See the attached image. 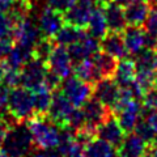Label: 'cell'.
<instances>
[{"label": "cell", "instance_id": "obj_1", "mask_svg": "<svg viewBox=\"0 0 157 157\" xmlns=\"http://www.w3.org/2000/svg\"><path fill=\"white\" fill-rule=\"evenodd\" d=\"M33 137L34 147L37 149L56 148L60 136V127L54 122L47 114L34 115L32 119L25 122Z\"/></svg>", "mask_w": 157, "mask_h": 157}, {"label": "cell", "instance_id": "obj_2", "mask_svg": "<svg viewBox=\"0 0 157 157\" xmlns=\"http://www.w3.org/2000/svg\"><path fill=\"white\" fill-rule=\"evenodd\" d=\"M32 134L26 123L12 127L2 141V151L11 157H28L34 151Z\"/></svg>", "mask_w": 157, "mask_h": 157}, {"label": "cell", "instance_id": "obj_3", "mask_svg": "<svg viewBox=\"0 0 157 157\" xmlns=\"http://www.w3.org/2000/svg\"><path fill=\"white\" fill-rule=\"evenodd\" d=\"M7 110L18 122H22V123L32 119L36 115L32 90H29L24 86H17L11 89Z\"/></svg>", "mask_w": 157, "mask_h": 157}, {"label": "cell", "instance_id": "obj_4", "mask_svg": "<svg viewBox=\"0 0 157 157\" xmlns=\"http://www.w3.org/2000/svg\"><path fill=\"white\" fill-rule=\"evenodd\" d=\"M60 88L75 107H81L93 96V85L75 75L64 78Z\"/></svg>", "mask_w": 157, "mask_h": 157}, {"label": "cell", "instance_id": "obj_5", "mask_svg": "<svg viewBox=\"0 0 157 157\" xmlns=\"http://www.w3.org/2000/svg\"><path fill=\"white\" fill-rule=\"evenodd\" d=\"M20 72H21V86L33 92L43 85L45 75L47 72V64L36 58H32L24 64Z\"/></svg>", "mask_w": 157, "mask_h": 157}, {"label": "cell", "instance_id": "obj_6", "mask_svg": "<svg viewBox=\"0 0 157 157\" xmlns=\"http://www.w3.org/2000/svg\"><path fill=\"white\" fill-rule=\"evenodd\" d=\"M73 109H75V106L72 105V102L63 93L62 88L52 92V102H51V106H50V110H48L47 115L60 128L67 124V121L70 118L71 113L73 111Z\"/></svg>", "mask_w": 157, "mask_h": 157}, {"label": "cell", "instance_id": "obj_7", "mask_svg": "<svg viewBox=\"0 0 157 157\" xmlns=\"http://www.w3.org/2000/svg\"><path fill=\"white\" fill-rule=\"evenodd\" d=\"M119 94H121V86L117 84L114 77L101 78L93 85V97L100 100L111 111L114 109L118 98H119Z\"/></svg>", "mask_w": 157, "mask_h": 157}, {"label": "cell", "instance_id": "obj_8", "mask_svg": "<svg viewBox=\"0 0 157 157\" xmlns=\"http://www.w3.org/2000/svg\"><path fill=\"white\" fill-rule=\"evenodd\" d=\"M81 110L85 117V126L92 130H97L102 122H105L109 118L113 111L107 106H105L100 100L96 97H90L84 105L81 106Z\"/></svg>", "mask_w": 157, "mask_h": 157}, {"label": "cell", "instance_id": "obj_9", "mask_svg": "<svg viewBox=\"0 0 157 157\" xmlns=\"http://www.w3.org/2000/svg\"><path fill=\"white\" fill-rule=\"evenodd\" d=\"M66 24L64 14L55 8L47 6L42 11L41 16L38 18V28L43 37L54 38L55 34L60 30V28Z\"/></svg>", "mask_w": 157, "mask_h": 157}, {"label": "cell", "instance_id": "obj_10", "mask_svg": "<svg viewBox=\"0 0 157 157\" xmlns=\"http://www.w3.org/2000/svg\"><path fill=\"white\" fill-rule=\"evenodd\" d=\"M47 68L51 70L60 76L63 80L70 77L73 73V67H72V60L70 58V54L66 46L62 45H55L54 50L51 52L48 60L46 62Z\"/></svg>", "mask_w": 157, "mask_h": 157}, {"label": "cell", "instance_id": "obj_11", "mask_svg": "<svg viewBox=\"0 0 157 157\" xmlns=\"http://www.w3.org/2000/svg\"><path fill=\"white\" fill-rule=\"evenodd\" d=\"M41 37H42V33L39 30L38 25L34 21H32L30 18H26L24 21L16 24L12 34V39L14 43H18V45L30 47V48L34 47V45H36L37 41Z\"/></svg>", "mask_w": 157, "mask_h": 157}, {"label": "cell", "instance_id": "obj_12", "mask_svg": "<svg viewBox=\"0 0 157 157\" xmlns=\"http://www.w3.org/2000/svg\"><path fill=\"white\" fill-rule=\"evenodd\" d=\"M149 149L151 144L141 139L136 132H128L117 148L118 157H147Z\"/></svg>", "mask_w": 157, "mask_h": 157}, {"label": "cell", "instance_id": "obj_13", "mask_svg": "<svg viewBox=\"0 0 157 157\" xmlns=\"http://www.w3.org/2000/svg\"><path fill=\"white\" fill-rule=\"evenodd\" d=\"M68 54L72 63H78L84 59H88L93 56L96 52L101 50V43L98 41V38H94L88 34L86 37H84L80 41H77L72 45L67 46Z\"/></svg>", "mask_w": 157, "mask_h": 157}, {"label": "cell", "instance_id": "obj_14", "mask_svg": "<svg viewBox=\"0 0 157 157\" xmlns=\"http://www.w3.org/2000/svg\"><path fill=\"white\" fill-rule=\"evenodd\" d=\"M124 136L126 132L121 127L119 122H118L114 114H111L105 122H102L96 130V137H100V139L107 141L111 145H114L115 148L121 145Z\"/></svg>", "mask_w": 157, "mask_h": 157}, {"label": "cell", "instance_id": "obj_15", "mask_svg": "<svg viewBox=\"0 0 157 157\" xmlns=\"http://www.w3.org/2000/svg\"><path fill=\"white\" fill-rule=\"evenodd\" d=\"M101 43V50L107 54H110L111 56L117 58L118 60L124 59L128 55V51L124 45V38L122 32H113L109 30L104 37L100 39Z\"/></svg>", "mask_w": 157, "mask_h": 157}, {"label": "cell", "instance_id": "obj_16", "mask_svg": "<svg viewBox=\"0 0 157 157\" xmlns=\"http://www.w3.org/2000/svg\"><path fill=\"white\" fill-rule=\"evenodd\" d=\"M152 9V6L147 0H135L127 7H124V16L127 25L143 26L147 17Z\"/></svg>", "mask_w": 157, "mask_h": 157}, {"label": "cell", "instance_id": "obj_17", "mask_svg": "<svg viewBox=\"0 0 157 157\" xmlns=\"http://www.w3.org/2000/svg\"><path fill=\"white\" fill-rule=\"evenodd\" d=\"M104 13L106 17V22L109 26V30L113 32H123L127 26L126 16H124V8L121 7L115 2H109L104 4Z\"/></svg>", "mask_w": 157, "mask_h": 157}, {"label": "cell", "instance_id": "obj_18", "mask_svg": "<svg viewBox=\"0 0 157 157\" xmlns=\"http://www.w3.org/2000/svg\"><path fill=\"white\" fill-rule=\"evenodd\" d=\"M122 34H123L124 45L130 55H136L145 47V33L141 26L127 25Z\"/></svg>", "mask_w": 157, "mask_h": 157}, {"label": "cell", "instance_id": "obj_19", "mask_svg": "<svg viewBox=\"0 0 157 157\" xmlns=\"http://www.w3.org/2000/svg\"><path fill=\"white\" fill-rule=\"evenodd\" d=\"M33 58V48L18 45V43H13L11 51L4 59L8 68L12 70H21L26 62H29Z\"/></svg>", "mask_w": 157, "mask_h": 157}, {"label": "cell", "instance_id": "obj_20", "mask_svg": "<svg viewBox=\"0 0 157 157\" xmlns=\"http://www.w3.org/2000/svg\"><path fill=\"white\" fill-rule=\"evenodd\" d=\"M86 32L89 36L98 38V39H101L109 32V26H107L106 17L104 13V7H102L101 4H97L96 8L93 9L92 16H90L89 22H88V26H86Z\"/></svg>", "mask_w": 157, "mask_h": 157}, {"label": "cell", "instance_id": "obj_21", "mask_svg": "<svg viewBox=\"0 0 157 157\" xmlns=\"http://www.w3.org/2000/svg\"><path fill=\"white\" fill-rule=\"evenodd\" d=\"M88 36L86 29L84 28H78L75 25H71V24H64L60 30H59L55 37H54V41H55L56 45H62V46H70L72 43H75L77 41H80L84 37Z\"/></svg>", "mask_w": 157, "mask_h": 157}, {"label": "cell", "instance_id": "obj_22", "mask_svg": "<svg viewBox=\"0 0 157 157\" xmlns=\"http://www.w3.org/2000/svg\"><path fill=\"white\" fill-rule=\"evenodd\" d=\"M136 78V66L131 59H121L118 62L117 71L114 73V80L121 88H126L135 81Z\"/></svg>", "mask_w": 157, "mask_h": 157}, {"label": "cell", "instance_id": "obj_23", "mask_svg": "<svg viewBox=\"0 0 157 157\" xmlns=\"http://www.w3.org/2000/svg\"><path fill=\"white\" fill-rule=\"evenodd\" d=\"M93 59V63L97 68L98 73H100L101 78H105V77H114V73L117 71V67H118V59L111 56L110 54H107L105 51H98L96 52L94 55L92 56Z\"/></svg>", "mask_w": 157, "mask_h": 157}, {"label": "cell", "instance_id": "obj_24", "mask_svg": "<svg viewBox=\"0 0 157 157\" xmlns=\"http://www.w3.org/2000/svg\"><path fill=\"white\" fill-rule=\"evenodd\" d=\"M73 75L78 78H81V80L89 82L92 85H94L98 80H101V76L97 71L94 63H93L92 56L88 59H84V60H81L78 63H75Z\"/></svg>", "mask_w": 157, "mask_h": 157}, {"label": "cell", "instance_id": "obj_25", "mask_svg": "<svg viewBox=\"0 0 157 157\" xmlns=\"http://www.w3.org/2000/svg\"><path fill=\"white\" fill-rule=\"evenodd\" d=\"M136 72H152L157 70V51L156 48L145 47L135 55Z\"/></svg>", "mask_w": 157, "mask_h": 157}, {"label": "cell", "instance_id": "obj_26", "mask_svg": "<svg viewBox=\"0 0 157 157\" xmlns=\"http://www.w3.org/2000/svg\"><path fill=\"white\" fill-rule=\"evenodd\" d=\"M84 151L86 157H118V151L115 147L100 137H94L85 147Z\"/></svg>", "mask_w": 157, "mask_h": 157}, {"label": "cell", "instance_id": "obj_27", "mask_svg": "<svg viewBox=\"0 0 157 157\" xmlns=\"http://www.w3.org/2000/svg\"><path fill=\"white\" fill-rule=\"evenodd\" d=\"M33 102L36 115H46L50 110L52 102V92L48 90L45 85L39 86L38 89L33 90Z\"/></svg>", "mask_w": 157, "mask_h": 157}, {"label": "cell", "instance_id": "obj_28", "mask_svg": "<svg viewBox=\"0 0 157 157\" xmlns=\"http://www.w3.org/2000/svg\"><path fill=\"white\" fill-rule=\"evenodd\" d=\"M145 33V47L156 48L157 46V7H152L151 12L143 24Z\"/></svg>", "mask_w": 157, "mask_h": 157}, {"label": "cell", "instance_id": "obj_29", "mask_svg": "<svg viewBox=\"0 0 157 157\" xmlns=\"http://www.w3.org/2000/svg\"><path fill=\"white\" fill-rule=\"evenodd\" d=\"M55 45L56 43L54 41V38H48V37L42 36L33 47V58L46 63L48 60V58H50Z\"/></svg>", "mask_w": 157, "mask_h": 157}, {"label": "cell", "instance_id": "obj_30", "mask_svg": "<svg viewBox=\"0 0 157 157\" xmlns=\"http://www.w3.org/2000/svg\"><path fill=\"white\" fill-rule=\"evenodd\" d=\"M135 132L137 135H139L141 139H144L147 143H152L156 136V132L152 130V127L149 126V123L147 122L145 118H140L139 122H137V124L135 127Z\"/></svg>", "mask_w": 157, "mask_h": 157}, {"label": "cell", "instance_id": "obj_31", "mask_svg": "<svg viewBox=\"0 0 157 157\" xmlns=\"http://www.w3.org/2000/svg\"><path fill=\"white\" fill-rule=\"evenodd\" d=\"M14 22L8 13L0 12V38H12Z\"/></svg>", "mask_w": 157, "mask_h": 157}, {"label": "cell", "instance_id": "obj_32", "mask_svg": "<svg viewBox=\"0 0 157 157\" xmlns=\"http://www.w3.org/2000/svg\"><path fill=\"white\" fill-rule=\"evenodd\" d=\"M2 81L7 86L11 88V89L17 88V86H21V72H20V70H12V68H8Z\"/></svg>", "mask_w": 157, "mask_h": 157}, {"label": "cell", "instance_id": "obj_33", "mask_svg": "<svg viewBox=\"0 0 157 157\" xmlns=\"http://www.w3.org/2000/svg\"><path fill=\"white\" fill-rule=\"evenodd\" d=\"M62 82H63V78L59 75H56L54 71L47 68V72L45 75V80H43V85H45L48 90L54 92L62 86Z\"/></svg>", "mask_w": 157, "mask_h": 157}, {"label": "cell", "instance_id": "obj_34", "mask_svg": "<svg viewBox=\"0 0 157 157\" xmlns=\"http://www.w3.org/2000/svg\"><path fill=\"white\" fill-rule=\"evenodd\" d=\"M141 101H143L144 109L157 110V86H152L148 90H145Z\"/></svg>", "mask_w": 157, "mask_h": 157}, {"label": "cell", "instance_id": "obj_35", "mask_svg": "<svg viewBox=\"0 0 157 157\" xmlns=\"http://www.w3.org/2000/svg\"><path fill=\"white\" fill-rule=\"evenodd\" d=\"M47 6H50L51 8H55L60 12H66L76 0H46Z\"/></svg>", "mask_w": 157, "mask_h": 157}, {"label": "cell", "instance_id": "obj_36", "mask_svg": "<svg viewBox=\"0 0 157 157\" xmlns=\"http://www.w3.org/2000/svg\"><path fill=\"white\" fill-rule=\"evenodd\" d=\"M13 43L14 42L12 38H0V60L6 59L8 52L11 51Z\"/></svg>", "mask_w": 157, "mask_h": 157}, {"label": "cell", "instance_id": "obj_37", "mask_svg": "<svg viewBox=\"0 0 157 157\" xmlns=\"http://www.w3.org/2000/svg\"><path fill=\"white\" fill-rule=\"evenodd\" d=\"M9 93H11V88L7 86L3 81H0V107L6 109L9 100Z\"/></svg>", "mask_w": 157, "mask_h": 157}, {"label": "cell", "instance_id": "obj_38", "mask_svg": "<svg viewBox=\"0 0 157 157\" xmlns=\"http://www.w3.org/2000/svg\"><path fill=\"white\" fill-rule=\"evenodd\" d=\"M145 110H147L145 119L157 135V110H148V109H145Z\"/></svg>", "mask_w": 157, "mask_h": 157}, {"label": "cell", "instance_id": "obj_39", "mask_svg": "<svg viewBox=\"0 0 157 157\" xmlns=\"http://www.w3.org/2000/svg\"><path fill=\"white\" fill-rule=\"evenodd\" d=\"M66 157H86V155H85L84 148L76 143L75 145H73V148L70 151V153H68Z\"/></svg>", "mask_w": 157, "mask_h": 157}, {"label": "cell", "instance_id": "obj_40", "mask_svg": "<svg viewBox=\"0 0 157 157\" xmlns=\"http://www.w3.org/2000/svg\"><path fill=\"white\" fill-rule=\"evenodd\" d=\"M7 70H8V67H7L6 62H4V59H3V60H0V81L3 80V77H4V75H6Z\"/></svg>", "mask_w": 157, "mask_h": 157}, {"label": "cell", "instance_id": "obj_41", "mask_svg": "<svg viewBox=\"0 0 157 157\" xmlns=\"http://www.w3.org/2000/svg\"><path fill=\"white\" fill-rule=\"evenodd\" d=\"M28 157H47V156H46V152L43 149H38V151H33Z\"/></svg>", "mask_w": 157, "mask_h": 157}, {"label": "cell", "instance_id": "obj_42", "mask_svg": "<svg viewBox=\"0 0 157 157\" xmlns=\"http://www.w3.org/2000/svg\"><path fill=\"white\" fill-rule=\"evenodd\" d=\"M151 148H152V149H156V151H157V136H155L153 141H152V143H151Z\"/></svg>", "mask_w": 157, "mask_h": 157}, {"label": "cell", "instance_id": "obj_43", "mask_svg": "<svg viewBox=\"0 0 157 157\" xmlns=\"http://www.w3.org/2000/svg\"><path fill=\"white\" fill-rule=\"evenodd\" d=\"M148 157H157V151L156 149H149V155H148Z\"/></svg>", "mask_w": 157, "mask_h": 157}, {"label": "cell", "instance_id": "obj_44", "mask_svg": "<svg viewBox=\"0 0 157 157\" xmlns=\"http://www.w3.org/2000/svg\"><path fill=\"white\" fill-rule=\"evenodd\" d=\"M96 2H97V4H101V6H104V4L111 2V0H96Z\"/></svg>", "mask_w": 157, "mask_h": 157}, {"label": "cell", "instance_id": "obj_45", "mask_svg": "<svg viewBox=\"0 0 157 157\" xmlns=\"http://www.w3.org/2000/svg\"><path fill=\"white\" fill-rule=\"evenodd\" d=\"M153 84H155V86H157V70L155 71V78H153Z\"/></svg>", "mask_w": 157, "mask_h": 157}, {"label": "cell", "instance_id": "obj_46", "mask_svg": "<svg viewBox=\"0 0 157 157\" xmlns=\"http://www.w3.org/2000/svg\"><path fill=\"white\" fill-rule=\"evenodd\" d=\"M3 114H4V109H3V107H0V119L3 118Z\"/></svg>", "mask_w": 157, "mask_h": 157}, {"label": "cell", "instance_id": "obj_47", "mask_svg": "<svg viewBox=\"0 0 157 157\" xmlns=\"http://www.w3.org/2000/svg\"><path fill=\"white\" fill-rule=\"evenodd\" d=\"M0 151H2V143H0Z\"/></svg>", "mask_w": 157, "mask_h": 157}, {"label": "cell", "instance_id": "obj_48", "mask_svg": "<svg viewBox=\"0 0 157 157\" xmlns=\"http://www.w3.org/2000/svg\"><path fill=\"white\" fill-rule=\"evenodd\" d=\"M156 51H157V46H156Z\"/></svg>", "mask_w": 157, "mask_h": 157}, {"label": "cell", "instance_id": "obj_49", "mask_svg": "<svg viewBox=\"0 0 157 157\" xmlns=\"http://www.w3.org/2000/svg\"><path fill=\"white\" fill-rule=\"evenodd\" d=\"M148 155H149V153H148ZM147 157H148V156H147Z\"/></svg>", "mask_w": 157, "mask_h": 157}]
</instances>
